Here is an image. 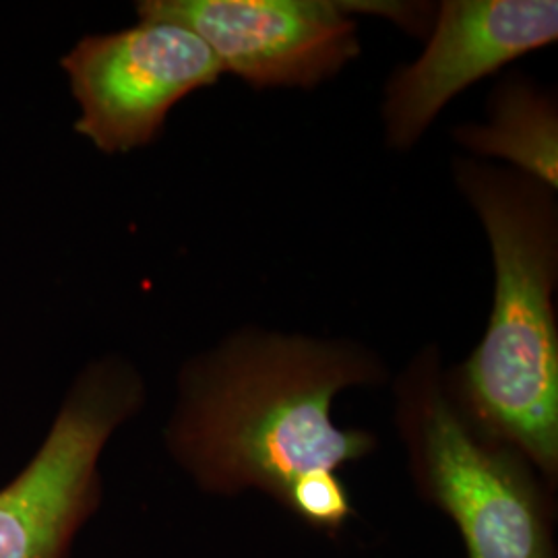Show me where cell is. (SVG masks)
Listing matches in <instances>:
<instances>
[{"label":"cell","instance_id":"cell-1","mask_svg":"<svg viewBox=\"0 0 558 558\" xmlns=\"http://www.w3.org/2000/svg\"><path fill=\"white\" fill-rule=\"evenodd\" d=\"M389 377L387 360L359 339L244 325L182 364L163 442L203 495L259 493L283 509L300 480L379 449L373 430L338 426L333 405Z\"/></svg>","mask_w":558,"mask_h":558},{"label":"cell","instance_id":"cell-2","mask_svg":"<svg viewBox=\"0 0 558 558\" xmlns=\"http://www.w3.org/2000/svg\"><path fill=\"white\" fill-rule=\"evenodd\" d=\"M451 174L486 232L495 294L478 345L445 373L449 391L558 493L557 191L470 156Z\"/></svg>","mask_w":558,"mask_h":558},{"label":"cell","instance_id":"cell-3","mask_svg":"<svg viewBox=\"0 0 558 558\" xmlns=\"http://www.w3.org/2000/svg\"><path fill=\"white\" fill-rule=\"evenodd\" d=\"M439 343L393 383V424L420 499L449 519L465 558H558L557 493L513 447L463 414Z\"/></svg>","mask_w":558,"mask_h":558},{"label":"cell","instance_id":"cell-4","mask_svg":"<svg viewBox=\"0 0 558 558\" xmlns=\"http://www.w3.org/2000/svg\"><path fill=\"white\" fill-rule=\"evenodd\" d=\"M143 403L145 383L129 360L85 366L36 456L0 488V558H71L101 509V453Z\"/></svg>","mask_w":558,"mask_h":558},{"label":"cell","instance_id":"cell-5","mask_svg":"<svg viewBox=\"0 0 558 558\" xmlns=\"http://www.w3.org/2000/svg\"><path fill=\"white\" fill-rule=\"evenodd\" d=\"M80 104L75 131L104 154H129L160 137L172 108L223 77L189 27L163 20L87 36L62 59Z\"/></svg>","mask_w":558,"mask_h":558},{"label":"cell","instance_id":"cell-6","mask_svg":"<svg viewBox=\"0 0 558 558\" xmlns=\"http://www.w3.org/2000/svg\"><path fill=\"white\" fill-rule=\"evenodd\" d=\"M140 20L195 32L255 92L315 89L360 57L359 23L345 0H141Z\"/></svg>","mask_w":558,"mask_h":558},{"label":"cell","instance_id":"cell-7","mask_svg":"<svg viewBox=\"0 0 558 558\" xmlns=\"http://www.w3.org/2000/svg\"><path fill=\"white\" fill-rule=\"evenodd\" d=\"M557 40V0H442L422 54L385 83V145L414 149L461 92Z\"/></svg>","mask_w":558,"mask_h":558},{"label":"cell","instance_id":"cell-8","mask_svg":"<svg viewBox=\"0 0 558 558\" xmlns=\"http://www.w3.org/2000/svg\"><path fill=\"white\" fill-rule=\"evenodd\" d=\"M451 137L476 160L507 161L511 170L558 191L557 92L511 73L488 98L484 122H461Z\"/></svg>","mask_w":558,"mask_h":558},{"label":"cell","instance_id":"cell-9","mask_svg":"<svg viewBox=\"0 0 558 558\" xmlns=\"http://www.w3.org/2000/svg\"><path fill=\"white\" fill-rule=\"evenodd\" d=\"M283 511L315 532L338 536L354 518V502L348 484L339 474H319L300 480Z\"/></svg>","mask_w":558,"mask_h":558}]
</instances>
